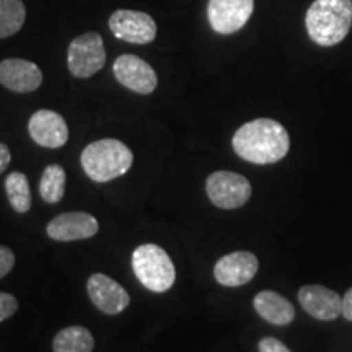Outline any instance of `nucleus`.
Listing matches in <instances>:
<instances>
[{"mask_svg":"<svg viewBox=\"0 0 352 352\" xmlns=\"http://www.w3.org/2000/svg\"><path fill=\"white\" fill-rule=\"evenodd\" d=\"M307 33L318 46L340 44L351 32L352 0H315L305 16Z\"/></svg>","mask_w":352,"mask_h":352,"instance_id":"obj_2","label":"nucleus"},{"mask_svg":"<svg viewBox=\"0 0 352 352\" xmlns=\"http://www.w3.org/2000/svg\"><path fill=\"white\" fill-rule=\"evenodd\" d=\"M233 151L254 165L277 164L289 153L290 138L285 127L270 118L246 122L233 134Z\"/></svg>","mask_w":352,"mask_h":352,"instance_id":"obj_1","label":"nucleus"},{"mask_svg":"<svg viewBox=\"0 0 352 352\" xmlns=\"http://www.w3.org/2000/svg\"><path fill=\"white\" fill-rule=\"evenodd\" d=\"M65 170L60 165L52 164L44 168L39 179V196L47 204H57L64 197L65 192Z\"/></svg>","mask_w":352,"mask_h":352,"instance_id":"obj_19","label":"nucleus"},{"mask_svg":"<svg viewBox=\"0 0 352 352\" xmlns=\"http://www.w3.org/2000/svg\"><path fill=\"white\" fill-rule=\"evenodd\" d=\"M100 230V223L94 215L80 210L59 214L47 223L46 233L56 241H77L95 236Z\"/></svg>","mask_w":352,"mask_h":352,"instance_id":"obj_12","label":"nucleus"},{"mask_svg":"<svg viewBox=\"0 0 352 352\" xmlns=\"http://www.w3.org/2000/svg\"><path fill=\"white\" fill-rule=\"evenodd\" d=\"M109 30L118 39L132 44H148L157 36V23L148 13L116 10L109 16Z\"/></svg>","mask_w":352,"mask_h":352,"instance_id":"obj_8","label":"nucleus"},{"mask_svg":"<svg viewBox=\"0 0 352 352\" xmlns=\"http://www.w3.org/2000/svg\"><path fill=\"white\" fill-rule=\"evenodd\" d=\"M258 351L259 352H290L287 346L284 344L283 341L276 340V338H263L258 344Z\"/></svg>","mask_w":352,"mask_h":352,"instance_id":"obj_23","label":"nucleus"},{"mask_svg":"<svg viewBox=\"0 0 352 352\" xmlns=\"http://www.w3.org/2000/svg\"><path fill=\"white\" fill-rule=\"evenodd\" d=\"M259 270L256 254L252 252H233L222 256L214 266V277L220 285L240 287L253 280Z\"/></svg>","mask_w":352,"mask_h":352,"instance_id":"obj_11","label":"nucleus"},{"mask_svg":"<svg viewBox=\"0 0 352 352\" xmlns=\"http://www.w3.org/2000/svg\"><path fill=\"white\" fill-rule=\"evenodd\" d=\"M298 302L308 315L320 321H333L342 315V297L324 285H303Z\"/></svg>","mask_w":352,"mask_h":352,"instance_id":"obj_14","label":"nucleus"},{"mask_svg":"<svg viewBox=\"0 0 352 352\" xmlns=\"http://www.w3.org/2000/svg\"><path fill=\"white\" fill-rule=\"evenodd\" d=\"M0 83L15 94H30L41 87L43 72L34 63L13 57L0 63Z\"/></svg>","mask_w":352,"mask_h":352,"instance_id":"obj_15","label":"nucleus"},{"mask_svg":"<svg viewBox=\"0 0 352 352\" xmlns=\"http://www.w3.org/2000/svg\"><path fill=\"white\" fill-rule=\"evenodd\" d=\"M342 316L347 321H352V287L346 290L344 297H342Z\"/></svg>","mask_w":352,"mask_h":352,"instance_id":"obj_25","label":"nucleus"},{"mask_svg":"<svg viewBox=\"0 0 352 352\" xmlns=\"http://www.w3.org/2000/svg\"><path fill=\"white\" fill-rule=\"evenodd\" d=\"M7 199L16 214H26L32 209V189L28 176L21 171H13L6 179Z\"/></svg>","mask_w":352,"mask_h":352,"instance_id":"obj_18","label":"nucleus"},{"mask_svg":"<svg viewBox=\"0 0 352 352\" xmlns=\"http://www.w3.org/2000/svg\"><path fill=\"white\" fill-rule=\"evenodd\" d=\"M253 307L264 321L276 327H285L296 318V308L292 303L274 290H261L256 294Z\"/></svg>","mask_w":352,"mask_h":352,"instance_id":"obj_16","label":"nucleus"},{"mask_svg":"<svg viewBox=\"0 0 352 352\" xmlns=\"http://www.w3.org/2000/svg\"><path fill=\"white\" fill-rule=\"evenodd\" d=\"M134 155L118 139H101L88 144L80 155L82 168L95 183H108L131 170Z\"/></svg>","mask_w":352,"mask_h":352,"instance_id":"obj_3","label":"nucleus"},{"mask_svg":"<svg viewBox=\"0 0 352 352\" xmlns=\"http://www.w3.org/2000/svg\"><path fill=\"white\" fill-rule=\"evenodd\" d=\"M30 138L41 147L59 148L69 140L67 122L52 109H39L28 121Z\"/></svg>","mask_w":352,"mask_h":352,"instance_id":"obj_13","label":"nucleus"},{"mask_svg":"<svg viewBox=\"0 0 352 352\" xmlns=\"http://www.w3.org/2000/svg\"><path fill=\"white\" fill-rule=\"evenodd\" d=\"M15 266V254L10 248L0 245V279L6 277Z\"/></svg>","mask_w":352,"mask_h":352,"instance_id":"obj_22","label":"nucleus"},{"mask_svg":"<svg viewBox=\"0 0 352 352\" xmlns=\"http://www.w3.org/2000/svg\"><path fill=\"white\" fill-rule=\"evenodd\" d=\"M26 19V8L21 0H0V39L19 33Z\"/></svg>","mask_w":352,"mask_h":352,"instance_id":"obj_20","label":"nucleus"},{"mask_svg":"<svg viewBox=\"0 0 352 352\" xmlns=\"http://www.w3.org/2000/svg\"><path fill=\"white\" fill-rule=\"evenodd\" d=\"M252 183L235 171H214L206 179V192L215 208L239 209L252 197Z\"/></svg>","mask_w":352,"mask_h":352,"instance_id":"obj_5","label":"nucleus"},{"mask_svg":"<svg viewBox=\"0 0 352 352\" xmlns=\"http://www.w3.org/2000/svg\"><path fill=\"white\" fill-rule=\"evenodd\" d=\"M87 292L94 305L104 315H118L129 307L131 297L120 283L107 274H94L87 283Z\"/></svg>","mask_w":352,"mask_h":352,"instance_id":"obj_10","label":"nucleus"},{"mask_svg":"<svg viewBox=\"0 0 352 352\" xmlns=\"http://www.w3.org/2000/svg\"><path fill=\"white\" fill-rule=\"evenodd\" d=\"M132 271L147 290L164 294L173 287L175 264L170 254L155 243L140 245L132 253Z\"/></svg>","mask_w":352,"mask_h":352,"instance_id":"obj_4","label":"nucleus"},{"mask_svg":"<svg viewBox=\"0 0 352 352\" xmlns=\"http://www.w3.org/2000/svg\"><path fill=\"white\" fill-rule=\"evenodd\" d=\"M94 347V334L83 327H67L60 329L52 341L54 352H91Z\"/></svg>","mask_w":352,"mask_h":352,"instance_id":"obj_17","label":"nucleus"},{"mask_svg":"<svg viewBox=\"0 0 352 352\" xmlns=\"http://www.w3.org/2000/svg\"><path fill=\"white\" fill-rule=\"evenodd\" d=\"M107 51H104L103 38L98 33H83L69 44L67 65L70 74L77 78H88L95 76L104 67Z\"/></svg>","mask_w":352,"mask_h":352,"instance_id":"obj_6","label":"nucleus"},{"mask_svg":"<svg viewBox=\"0 0 352 352\" xmlns=\"http://www.w3.org/2000/svg\"><path fill=\"white\" fill-rule=\"evenodd\" d=\"M10 162H12L10 148H8L3 142H0V173H3V171L8 168Z\"/></svg>","mask_w":352,"mask_h":352,"instance_id":"obj_24","label":"nucleus"},{"mask_svg":"<svg viewBox=\"0 0 352 352\" xmlns=\"http://www.w3.org/2000/svg\"><path fill=\"white\" fill-rule=\"evenodd\" d=\"M19 310V300L12 294L0 292V323L10 318Z\"/></svg>","mask_w":352,"mask_h":352,"instance_id":"obj_21","label":"nucleus"},{"mask_svg":"<svg viewBox=\"0 0 352 352\" xmlns=\"http://www.w3.org/2000/svg\"><path fill=\"white\" fill-rule=\"evenodd\" d=\"M254 0H209L208 19L219 34L240 32L253 15Z\"/></svg>","mask_w":352,"mask_h":352,"instance_id":"obj_7","label":"nucleus"},{"mask_svg":"<svg viewBox=\"0 0 352 352\" xmlns=\"http://www.w3.org/2000/svg\"><path fill=\"white\" fill-rule=\"evenodd\" d=\"M113 74L122 87L139 95H151L158 83L152 65L134 54H122L118 57L113 64Z\"/></svg>","mask_w":352,"mask_h":352,"instance_id":"obj_9","label":"nucleus"}]
</instances>
